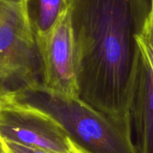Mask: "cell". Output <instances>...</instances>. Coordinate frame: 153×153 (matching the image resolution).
<instances>
[{
    "label": "cell",
    "instance_id": "1",
    "mask_svg": "<svg viewBox=\"0 0 153 153\" xmlns=\"http://www.w3.org/2000/svg\"><path fill=\"white\" fill-rule=\"evenodd\" d=\"M80 97L131 126L130 107L150 0H68ZM132 127V126H131Z\"/></svg>",
    "mask_w": 153,
    "mask_h": 153
},
{
    "label": "cell",
    "instance_id": "2",
    "mask_svg": "<svg viewBox=\"0 0 153 153\" xmlns=\"http://www.w3.org/2000/svg\"><path fill=\"white\" fill-rule=\"evenodd\" d=\"M13 99L52 115L85 153H137L132 127L109 117L81 97L57 95L38 82L14 90Z\"/></svg>",
    "mask_w": 153,
    "mask_h": 153
},
{
    "label": "cell",
    "instance_id": "3",
    "mask_svg": "<svg viewBox=\"0 0 153 153\" xmlns=\"http://www.w3.org/2000/svg\"><path fill=\"white\" fill-rule=\"evenodd\" d=\"M40 61L26 0H0V81L16 90L38 82Z\"/></svg>",
    "mask_w": 153,
    "mask_h": 153
},
{
    "label": "cell",
    "instance_id": "4",
    "mask_svg": "<svg viewBox=\"0 0 153 153\" xmlns=\"http://www.w3.org/2000/svg\"><path fill=\"white\" fill-rule=\"evenodd\" d=\"M0 137L53 153H85L52 115L14 99L0 111Z\"/></svg>",
    "mask_w": 153,
    "mask_h": 153
},
{
    "label": "cell",
    "instance_id": "5",
    "mask_svg": "<svg viewBox=\"0 0 153 153\" xmlns=\"http://www.w3.org/2000/svg\"><path fill=\"white\" fill-rule=\"evenodd\" d=\"M35 40L43 87L61 97H80L74 31L69 8L46 37Z\"/></svg>",
    "mask_w": 153,
    "mask_h": 153
},
{
    "label": "cell",
    "instance_id": "6",
    "mask_svg": "<svg viewBox=\"0 0 153 153\" xmlns=\"http://www.w3.org/2000/svg\"><path fill=\"white\" fill-rule=\"evenodd\" d=\"M137 153H153V70L140 49L130 107Z\"/></svg>",
    "mask_w": 153,
    "mask_h": 153
},
{
    "label": "cell",
    "instance_id": "7",
    "mask_svg": "<svg viewBox=\"0 0 153 153\" xmlns=\"http://www.w3.org/2000/svg\"><path fill=\"white\" fill-rule=\"evenodd\" d=\"M68 8V0H26L27 13L35 40L46 37Z\"/></svg>",
    "mask_w": 153,
    "mask_h": 153
},
{
    "label": "cell",
    "instance_id": "8",
    "mask_svg": "<svg viewBox=\"0 0 153 153\" xmlns=\"http://www.w3.org/2000/svg\"><path fill=\"white\" fill-rule=\"evenodd\" d=\"M150 10L141 32L137 37L140 49L146 55L153 70V1L150 0Z\"/></svg>",
    "mask_w": 153,
    "mask_h": 153
},
{
    "label": "cell",
    "instance_id": "9",
    "mask_svg": "<svg viewBox=\"0 0 153 153\" xmlns=\"http://www.w3.org/2000/svg\"><path fill=\"white\" fill-rule=\"evenodd\" d=\"M14 91L0 81V111L13 100Z\"/></svg>",
    "mask_w": 153,
    "mask_h": 153
},
{
    "label": "cell",
    "instance_id": "10",
    "mask_svg": "<svg viewBox=\"0 0 153 153\" xmlns=\"http://www.w3.org/2000/svg\"><path fill=\"white\" fill-rule=\"evenodd\" d=\"M0 153H7L5 151V149L4 147V144H3L2 139L0 137Z\"/></svg>",
    "mask_w": 153,
    "mask_h": 153
},
{
    "label": "cell",
    "instance_id": "11",
    "mask_svg": "<svg viewBox=\"0 0 153 153\" xmlns=\"http://www.w3.org/2000/svg\"><path fill=\"white\" fill-rule=\"evenodd\" d=\"M152 1H153V0H152Z\"/></svg>",
    "mask_w": 153,
    "mask_h": 153
}]
</instances>
